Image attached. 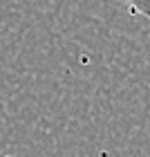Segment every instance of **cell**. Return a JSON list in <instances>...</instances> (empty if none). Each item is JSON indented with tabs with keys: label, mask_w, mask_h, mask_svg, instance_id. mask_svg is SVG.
Instances as JSON below:
<instances>
[{
	"label": "cell",
	"mask_w": 150,
	"mask_h": 157,
	"mask_svg": "<svg viewBox=\"0 0 150 157\" xmlns=\"http://www.w3.org/2000/svg\"><path fill=\"white\" fill-rule=\"evenodd\" d=\"M121 2L130 7L132 13H139V16L150 20V0H121Z\"/></svg>",
	"instance_id": "cell-1"
}]
</instances>
